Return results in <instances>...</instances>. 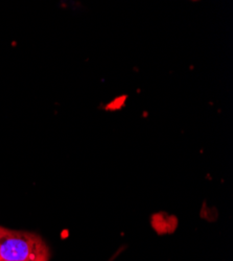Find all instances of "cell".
I'll return each instance as SVG.
<instances>
[{
	"instance_id": "6da1fadb",
	"label": "cell",
	"mask_w": 233,
	"mask_h": 261,
	"mask_svg": "<svg viewBox=\"0 0 233 261\" xmlns=\"http://www.w3.org/2000/svg\"><path fill=\"white\" fill-rule=\"evenodd\" d=\"M50 251L39 235L0 226V261H48Z\"/></svg>"
}]
</instances>
